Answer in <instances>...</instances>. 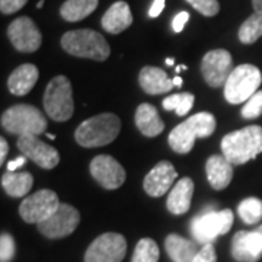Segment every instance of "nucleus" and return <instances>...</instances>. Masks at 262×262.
Returning a JSON list of instances; mask_svg holds the SVG:
<instances>
[{
  "mask_svg": "<svg viewBox=\"0 0 262 262\" xmlns=\"http://www.w3.org/2000/svg\"><path fill=\"white\" fill-rule=\"evenodd\" d=\"M223 156L232 165H244L262 153V127L249 125L222 139Z\"/></svg>",
  "mask_w": 262,
  "mask_h": 262,
  "instance_id": "1",
  "label": "nucleus"
},
{
  "mask_svg": "<svg viewBox=\"0 0 262 262\" xmlns=\"http://www.w3.org/2000/svg\"><path fill=\"white\" fill-rule=\"evenodd\" d=\"M120 130V118L115 114L103 113L82 122L76 128L75 139L82 147H101L113 143L118 137Z\"/></svg>",
  "mask_w": 262,
  "mask_h": 262,
  "instance_id": "2",
  "label": "nucleus"
},
{
  "mask_svg": "<svg viewBox=\"0 0 262 262\" xmlns=\"http://www.w3.org/2000/svg\"><path fill=\"white\" fill-rule=\"evenodd\" d=\"M215 130V118L210 113H198L177 125L169 134V146L173 151L185 155L189 153L196 139L210 137Z\"/></svg>",
  "mask_w": 262,
  "mask_h": 262,
  "instance_id": "3",
  "label": "nucleus"
},
{
  "mask_svg": "<svg viewBox=\"0 0 262 262\" xmlns=\"http://www.w3.org/2000/svg\"><path fill=\"white\" fill-rule=\"evenodd\" d=\"M61 47L70 56L91 58L95 61H105L111 48L102 34L94 29H75L61 37Z\"/></svg>",
  "mask_w": 262,
  "mask_h": 262,
  "instance_id": "4",
  "label": "nucleus"
},
{
  "mask_svg": "<svg viewBox=\"0 0 262 262\" xmlns=\"http://www.w3.org/2000/svg\"><path fill=\"white\" fill-rule=\"evenodd\" d=\"M47 125V118L41 114V111L27 103L10 106L2 115L3 130L18 137H24V136L38 137L46 133Z\"/></svg>",
  "mask_w": 262,
  "mask_h": 262,
  "instance_id": "5",
  "label": "nucleus"
},
{
  "mask_svg": "<svg viewBox=\"0 0 262 262\" xmlns=\"http://www.w3.org/2000/svg\"><path fill=\"white\" fill-rule=\"evenodd\" d=\"M44 110L54 121L64 122L72 118L75 113L73 89L66 76H56L50 80L44 94Z\"/></svg>",
  "mask_w": 262,
  "mask_h": 262,
  "instance_id": "6",
  "label": "nucleus"
},
{
  "mask_svg": "<svg viewBox=\"0 0 262 262\" xmlns=\"http://www.w3.org/2000/svg\"><path fill=\"white\" fill-rule=\"evenodd\" d=\"M261 70L253 64H241L234 67L225 84L226 101L232 105L246 102L261 86Z\"/></svg>",
  "mask_w": 262,
  "mask_h": 262,
  "instance_id": "7",
  "label": "nucleus"
},
{
  "mask_svg": "<svg viewBox=\"0 0 262 262\" xmlns=\"http://www.w3.org/2000/svg\"><path fill=\"white\" fill-rule=\"evenodd\" d=\"M233 226V213L230 210H207L191 223V234L198 244H213L222 234H226Z\"/></svg>",
  "mask_w": 262,
  "mask_h": 262,
  "instance_id": "8",
  "label": "nucleus"
},
{
  "mask_svg": "<svg viewBox=\"0 0 262 262\" xmlns=\"http://www.w3.org/2000/svg\"><path fill=\"white\" fill-rule=\"evenodd\" d=\"M58 196L51 189H39L35 194L27 196L20 206H19V214L27 223H41L50 219L60 207Z\"/></svg>",
  "mask_w": 262,
  "mask_h": 262,
  "instance_id": "9",
  "label": "nucleus"
},
{
  "mask_svg": "<svg viewBox=\"0 0 262 262\" xmlns=\"http://www.w3.org/2000/svg\"><path fill=\"white\" fill-rule=\"evenodd\" d=\"M127 253V241L120 233L98 236L84 253V262H121Z\"/></svg>",
  "mask_w": 262,
  "mask_h": 262,
  "instance_id": "10",
  "label": "nucleus"
},
{
  "mask_svg": "<svg viewBox=\"0 0 262 262\" xmlns=\"http://www.w3.org/2000/svg\"><path fill=\"white\" fill-rule=\"evenodd\" d=\"M80 222V214L70 204H60L50 219L38 223V232L48 239H61L76 230Z\"/></svg>",
  "mask_w": 262,
  "mask_h": 262,
  "instance_id": "11",
  "label": "nucleus"
},
{
  "mask_svg": "<svg viewBox=\"0 0 262 262\" xmlns=\"http://www.w3.org/2000/svg\"><path fill=\"white\" fill-rule=\"evenodd\" d=\"M233 72L232 56L227 50H211L201 61V73L208 86L220 88L225 86L230 73Z\"/></svg>",
  "mask_w": 262,
  "mask_h": 262,
  "instance_id": "12",
  "label": "nucleus"
},
{
  "mask_svg": "<svg viewBox=\"0 0 262 262\" xmlns=\"http://www.w3.org/2000/svg\"><path fill=\"white\" fill-rule=\"evenodd\" d=\"M8 37L12 46L20 53H34L41 47L42 42L41 31L28 16L15 19L8 28Z\"/></svg>",
  "mask_w": 262,
  "mask_h": 262,
  "instance_id": "13",
  "label": "nucleus"
},
{
  "mask_svg": "<svg viewBox=\"0 0 262 262\" xmlns=\"http://www.w3.org/2000/svg\"><path fill=\"white\" fill-rule=\"evenodd\" d=\"M89 169L95 181L105 189H117L125 182V170L113 156H96L91 162Z\"/></svg>",
  "mask_w": 262,
  "mask_h": 262,
  "instance_id": "14",
  "label": "nucleus"
},
{
  "mask_svg": "<svg viewBox=\"0 0 262 262\" xmlns=\"http://www.w3.org/2000/svg\"><path fill=\"white\" fill-rule=\"evenodd\" d=\"M262 255V225L251 232L239 230L232 239V256L237 262H256Z\"/></svg>",
  "mask_w": 262,
  "mask_h": 262,
  "instance_id": "15",
  "label": "nucleus"
},
{
  "mask_svg": "<svg viewBox=\"0 0 262 262\" xmlns=\"http://www.w3.org/2000/svg\"><path fill=\"white\" fill-rule=\"evenodd\" d=\"M16 146L24 153V156H27L29 160L35 162L38 166H41L42 169L56 168L60 162L58 151L54 147L46 144L44 141L39 140L38 137H34V136L18 137Z\"/></svg>",
  "mask_w": 262,
  "mask_h": 262,
  "instance_id": "16",
  "label": "nucleus"
},
{
  "mask_svg": "<svg viewBox=\"0 0 262 262\" xmlns=\"http://www.w3.org/2000/svg\"><path fill=\"white\" fill-rule=\"evenodd\" d=\"M177 178L178 172L173 168V165L168 160H162L146 175L143 188L150 196L159 198L168 192Z\"/></svg>",
  "mask_w": 262,
  "mask_h": 262,
  "instance_id": "17",
  "label": "nucleus"
},
{
  "mask_svg": "<svg viewBox=\"0 0 262 262\" xmlns=\"http://www.w3.org/2000/svg\"><path fill=\"white\" fill-rule=\"evenodd\" d=\"M139 83L141 89L149 95H160L170 92L175 86L173 79H169L165 70L153 66H146L140 70Z\"/></svg>",
  "mask_w": 262,
  "mask_h": 262,
  "instance_id": "18",
  "label": "nucleus"
},
{
  "mask_svg": "<svg viewBox=\"0 0 262 262\" xmlns=\"http://www.w3.org/2000/svg\"><path fill=\"white\" fill-rule=\"evenodd\" d=\"M206 172L210 185L217 191H222L229 187L233 178L232 163L225 156H219V155L208 158L206 163Z\"/></svg>",
  "mask_w": 262,
  "mask_h": 262,
  "instance_id": "19",
  "label": "nucleus"
},
{
  "mask_svg": "<svg viewBox=\"0 0 262 262\" xmlns=\"http://www.w3.org/2000/svg\"><path fill=\"white\" fill-rule=\"evenodd\" d=\"M101 24H102V28L110 34H120L131 27L133 15H131L128 3L122 0L115 2L110 9L103 13Z\"/></svg>",
  "mask_w": 262,
  "mask_h": 262,
  "instance_id": "20",
  "label": "nucleus"
},
{
  "mask_svg": "<svg viewBox=\"0 0 262 262\" xmlns=\"http://www.w3.org/2000/svg\"><path fill=\"white\" fill-rule=\"evenodd\" d=\"M194 194V182L191 178H182L177 182V185L169 192L166 200V207L172 214H185L189 207Z\"/></svg>",
  "mask_w": 262,
  "mask_h": 262,
  "instance_id": "21",
  "label": "nucleus"
},
{
  "mask_svg": "<svg viewBox=\"0 0 262 262\" xmlns=\"http://www.w3.org/2000/svg\"><path fill=\"white\" fill-rule=\"evenodd\" d=\"M38 72L37 66L27 63V64L19 66L18 69H15L9 76L8 80V88H9L10 94L16 95V96H24L28 92L32 91V88L38 82Z\"/></svg>",
  "mask_w": 262,
  "mask_h": 262,
  "instance_id": "22",
  "label": "nucleus"
},
{
  "mask_svg": "<svg viewBox=\"0 0 262 262\" xmlns=\"http://www.w3.org/2000/svg\"><path fill=\"white\" fill-rule=\"evenodd\" d=\"M136 125L146 137H156L165 130V122L162 121L158 110L150 103H141L136 111Z\"/></svg>",
  "mask_w": 262,
  "mask_h": 262,
  "instance_id": "23",
  "label": "nucleus"
},
{
  "mask_svg": "<svg viewBox=\"0 0 262 262\" xmlns=\"http://www.w3.org/2000/svg\"><path fill=\"white\" fill-rule=\"evenodd\" d=\"M165 248L173 262H192L200 252L198 245L179 234H169L165 239Z\"/></svg>",
  "mask_w": 262,
  "mask_h": 262,
  "instance_id": "24",
  "label": "nucleus"
},
{
  "mask_svg": "<svg viewBox=\"0 0 262 262\" xmlns=\"http://www.w3.org/2000/svg\"><path fill=\"white\" fill-rule=\"evenodd\" d=\"M34 185V178L29 172H6L2 177V187L6 194L13 198L28 195Z\"/></svg>",
  "mask_w": 262,
  "mask_h": 262,
  "instance_id": "25",
  "label": "nucleus"
},
{
  "mask_svg": "<svg viewBox=\"0 0 262 262\" xmlns=\"http://www.w3.org/2000/svg\"><path fill=\"white\" fill-rule=\"evenodd\" d=\"M98 8V0H66L60 8L61 18L67 22H79Z\"/></svg>",
  "mask_w": 262,
  "mask_h": 262,
  "instance_id": "26",
  "label": "nucleus"
},
{
  "mask_svg": "<svg viewBox=\"0 0 262 262\" xmlns=\"http://www.w3.org/2000/svg\"><path fill=\"white\" fill-rule=\"evenodd\" d=\"M239 41L242 44H253L262 37V12H255L239 28Z\"/></svg>",
  "mask_w": 262,
  "mask_h": 262,
  "instance_id": "27",
  "label": "nucleus"
},
{
  "mask_svg": "<svg viewBox=\"0 0 262 262\" xmlns=\"http://www.w3.org/2000/svg\"><path fill=\"white\" fill-rule=\"evenodd\" d=\"M194 95L189 94V92H184V94H175V95H169L168 98L163 99V108L166 111H175L177 115L182 117V115H187L192 106H194Z\"/></svg>",
  "mask_w": 262,
  "mask_h": 262,
  "instance_id": "28",
  "label": "nucleus"
},
{
  "mask_svg": "<svg viewBox=\"0 0 262 262\" xmlns=\"http://www.w3.org/2000/svg\"><path fill=\"white\" fill-rule=\"evenodd\" d=\"M237 213L244 223L255 225L259 220H262V201L255 196L245 198L237 207Z\"/></svg>",
  "mask_w": 262,
  "mask_h": 262,
  "instance_id": "29",
  "label": "nucleus"
},
{
  "mask_svg": "<svg viewBox=\"0 0 262 262\" xmlns=\"http://www.w3.org/2000/svg\"><path fill=\"white\" fill-rule=\"evenodd\" d=\"M159 256L160 252L158 244L153 239L144 237V239H140L136 246L131 262H158Z\"/></svg>",
  "mask_w": 262,
  "mask_h": 262,
  "instance_id": "30",
  "label": "nucleus"
},
{
  "mask_svg": "<svg viewBox=\"0 0 262 262\" xmlns=\"http://www.w3.org/2000/svg\"><path fill=\"white\" fill-rule=\"evenodd\" d=\"M262 114V91H258L245 102L242 106L241 115L244 117L245 120H253L258 118Z\"/></svg>",
  "mask_w": 262,
  "mask_h": 262,
  "instance_id": "31",
  "label": "nucleus"
},
{
  "mask_svg": "<svg viewBox=\"0 0 262 262\" xmlns=\"http://www.w3.org/2000/svg\"><path fill=\"white\" fill-rule=\"evenodd\" d=\"M188 3L196 10L200 12L201 15L204 16H215L220 10V5L217 0H187Z\"/></svg>",
  "mask_w": 262,
  "mask_h": 262,
  "instance_id": "32",
  "label": "nucleus"
},
{
  "mask_svg": "<svg viewBox=\"0 0 262 262\" xmlns=\"http://www.w3.org/2000/svg\"><path fill=\"white\" fill-rule=\"evenodd\" d=\"M16 246L15 239L9 233H2L0 236V262H10L15 256Z\"/></svg>",
  "mask_w": 262,
  "mask_h": 262,
  "instance_id": "33",
  "label": "nucleus"
},
{
  "mask_svg": "<svg viewBox=\"0 0 262 262\" xmlns=\"http://www.w3.org/2000/svg\"><path fill=\"white\" fill-rule=\"evenodd\" d=\"M192 262H217V255L213 244L203 245V248L200 249V252L196 253Z\"/></svg>",
  "mask_w": 262,
  "mask_h": 262,
  "instance_id": "34",
  "label": "nucleus"
},
{
  "mask_svg": "<svg viewBox=\"0 0 262 262\" xmlns=\"http://www.w3.org/2000/svg\"><path fill=\"white\" fill-rule=\"evenodd\" d=\"M27 3L28 0H0V10L3 15H12L22 9Z\"/></svg>",
  "mask_w": 262,
  "mask_h": 262,
  "instance_id": "35",
  "label": "nucleus"
},
{
  "mask_svg": "<svg viewBox=\"0 0 262 262\" xmlns=\"http://www.w3.org/2000/svg\"><path fill=\"white\" fill-rule=\"evenodd\" d=\"M188 19H189V13L188 12H179L178 15L173 18V20H172V28H173V31L175 32H182L185 24L188 22Z\"/></svg>",
  "mask_w": 262,
  "mask_h": 262,
  "instance_id": "36",
  "label": "nucleus"
},
{
  "mask_svg": "<svg viewBox=\"0 0 262 262\" xmlns=\"http://www.w3.org/2000/svg\"><path fill=\"white\" fill-rule=\"evenodd\" d=\"M163 8H165V0H153V3H151L149 10L150 18H158L160 13H162Z\"/></svg>",
  "mask_w": 262,
  "mask_h": 262,
  "instance_id": "37",
  "label": "nucleus"
},
{
  "mask_svg": "<svg viewBox=\"0 0 262 262\" xmlns=\"http://www.w3.org/2000/svg\"><path fill=\"white\" fill-rule=\"evenodd\" d=\"M27 156H19V158H16V159L10 160L9 163H8V170L9 172H16L19 168H22L25 163H27Z\"/></svg>",
  "mask_w": 262,
  "mask_h": 262,
  "instance_id": "38",
  "label": "nucleus"
},
{
  "mask_svg": "<svg viewBox=\"0 0 262 262\" xmlns=\"http://www.w3.org/2000/svg\"><path fill=\"white\" fill-rule=\"evenodd\" d=\"M8 150H9V146L5 139H0V165L5 162L6 159V155H8Z\"/></svg>",
  "mask_w": 262,
  "mask_h": 262,
  "instance_id": "39",
  "label": "nucleus"
},
{
  "mask_svg": "<svg viewBox=\"0 0 262 262\" xmlns=\"http://www.w3.org/2000/svg\"><path fill=\"white\" fill-rule=\"evenodd\" d=\"M252 5L255 12H262V0H252Z\"/></svg>",
  "mask_w": 262,
  "mask_h": 262,
  "instance_id": "40",
  "label": "nucleus"
},
{
  "mask_svg": "<svg viewBox=\"0 0 262 262\" xmlns=\"http://www.w3.org/2000/svg\"><path fill=\"white\" fill-rule=\"evenodd\" d=\"M173 83H175V86H182V79H181L179 76H177V77L173 79Z\"/></svg>",
  "mask_w": 262,
  "mask_h": 262,
  "instance_id": "41",
  "label": "nucleus"
},
{
  "mask_svg": "<svg viewBox=\"0 0 262 262\" xmlns=\"http://www.w3.org/2000/svg\"><path fill=\"white\" fill-rule=\"evenodd\" d=\"M173 63H175L173 58H166V64L168 66H173Z\"/></svg>",
  "mask_w": 262,
  "mask_h": 262,
  "instance_id": "42",
  "label": "nucleus"
},
{
  "mask_svg": "<svg viewBox=\"0 0 262 262\" xmlns=\"http://www.w3.org/2000/svg\"><path fill=\"white\" fill-rule=\"evenodd\" d=\"M42 6H44V0H39V2L37 3V8L38 9H41Z\"/></svg>",
  "mask_w": 262,
  "mask_h": 262,
  "instance_id": "43",
  "label": "nucleus"
},
{
  "mask_svg": "<svg viewBox=\"0 0 262 262\" xmlns=\"http://www.w3.org/2000/svg\"><path fill=\"white\" fill-rule=\"evenodd\" d=\"M47 137L50 139V140H54V139H56V136H54V134H47Z\"/></svg>",
  "mask_w": 262,
  "mask_h": 262,
  "instance_id": "44",
  "label": "nucleus"
}]
</instances>
